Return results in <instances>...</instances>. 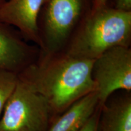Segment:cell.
Returning <instances> with one entry per match:
<instances>
[{"instance_id":"1","label":"cell","mask_w":131,"mask_h":131,"mask_svg":"<svg viewBox=\"0 0 131 131\" xmlns=\"http://www.w3.org/2000/svg\"><path fill=\"white\" fill-rule=\"evenodd\" d=\"M94 60L73 57L63 51L40 53L18 75L46 100L52 120L78 100L96 91L92 75Z\"/></svg>"},{"instance_id":"2","label":"cell","mask_w":131,"mask_h":131,"mask_svg":"<svg viewBox=\"0 0 131 131\" xmlns=\"http://www.w3.org/2000/svg\"><path fill=\"white\" fill-rule=\"evenodd\" d=\"M131 12L107 4L83 18L63 50L68 55L95 60L115 46L130 47Z\"/></svg>"},{"instance_id":"3","label":"cell","mask_w":131,"mask_h":131,"mask_svg":"<svg viewBox=\"0 0 131 131\" xmlns=\"http://www.w3.org/2000/svg\"><path fill=\"white\" fill-rule=\"evenodd\" d=\"M92 4V0H46L38 19L40 53L63 51Z\"/></svg>"},{"instance_id":"4","label":"cell","mask_w":131,"mask_h":131,"mask_svg":"<svg viewBox=\"0 0 131 131\" xmlns=\"http://www.w3.org/2000/svg\"><path fill=\"white\" fill-rule=\"evenodd\" d=\"M52 119L46 100L18 75L0 117V131H48Z\"/></svg>"},{"instance_id":"5","label":"cell","mask_w":131,"mask_h":131,"mask_svg":"<svg viewBox=\"0 0 131 131\" xmlns=\"http://www.w3.org/2000/svg\"><path fill=\"white\" fill-rule=\"evenodd\" d=\"M92 75L100 106L116 92L131 91L130 47L115 46L103 53L94 60Z\"/></svg>"},{"instance_id":"6","label":"cell","mask_w":131,"mask_h":131,"mask_svg":"<svg viewBox=\"0 0 131 131\" xmlns=\"http://www.w3.org/2000/svg\"><path fill=\"white\" fill-rule=\"evenodd\" d=\"M40 49L13 26L0 21V69L18 73L38 58Z\"/></svg>"},{"instance_id":"7","label":"cell","mask_w":131,"mask_h":131,"mask_svg":"<svg viewBox=\"0 0 131 131\" xmlns=\"http://www.w3.org/2000/svg\"><path fill=\"white\" fill-rule=\"evenodd\" d=\"M46 0H6L0 5V21L16 28L24 40L40 49L38 19Z\"/></svg>"},{"instance_id":"8","label":"cell","mask_w":131,"mask_h":131,"mask_svg":"<svg viewBox=\"0 0 131 131\" xmlns=\"http://www.w3.org/2000/svg\"><path fill=\"white\" fill-rule=\"evenodd\" d=\"M130 92H115L101 106L99 131H131Z\"/></svg>"},{"instance_id":"9","label":"cell","mask_w":131,"mask_h":131,"mask_svg":"<svg viewBox=\"0 0 131 131\" xmlns=\"http://www.w3.org/2000/svg\"><path fill=\"white\" fill-rule=\"evenodd\" d=\"M98 106L99 101L96 91L86 95L54 118L48 131H79Z\"/></svg>"},{"instance_id":"10","label":"cell","mask_w":131,"mask_h":131,"mask_svg":"<svg viewBox=\"0 0 131 131\" xmlns=\"http://www.w3.org/2000/svg\"><path fill=\"white\" fill-rule=\"evenodd\" d=\"M18 81V73L0 69V117Z\"/></svg>"},{"instance_id":"11","label":"cell","mask_w":131,"mask_h":131,"mask_svg":"<svg viewBox=\"0 0 131 131\" xmlns=\"http://www.w3.org/2000/svg\"><path fill=\"white\" fill-rule=\"evenodd\" d=\"M101 106H98L92 115L79 131H99V119Z\"/></svg>"},{"instance_id":"12","label":"cell","mask_w":131,"mask_h":131,"mask_svg":"<svg viewBox=\"0 0 131 131\" xmlns=\"http://www.w3.org/2000/svg\"><path fill=\"white\" fill-rule=\"evenodd\" d=\"M107 4L123 12H131V0H109Z\"/></svg>"},{"instance_id":"13","label":"cell","mask_w":131,"mask_h":131,"mask_svg":"<svg viewBox=\"0 0 131 131\" xmlns=\"http://www.w3.org/2000/svg\"><path fill=\"white\" fill-rule=\"evenodd\" d=\"M109 0H92L91 10L94 11L100 9L107 4Z\"/></svg>"},{"instance_id":"14","label":"cell","mask_w":131,"mask_h":131,"mask_svg":"<svg viewBox=\"0 0 131 131\" xmlns=\"http://www.w3.org/2000/svg\"><path fill=\"white\" fill-rule=\"evenodd\" d=\"M6 0H0V5H1L2 3H3Z\"/></svg>"}]
</instances>
